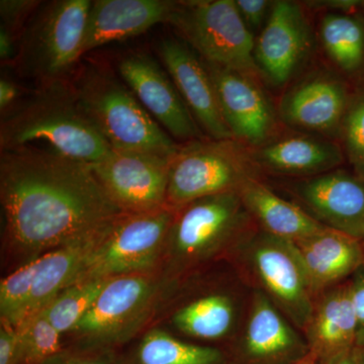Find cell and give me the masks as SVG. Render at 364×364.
Listing matches in <instances>:
<instances>
[{
	"label": "cell",
	"instance_id": "cell-38",
	"mask_svg": "<svg viewBox=\"0 0 364 364\" xmlns=\"http://www.w3.org/2000/svg\"><path fill=\"white\" fill-rule=\"evenodd\" d=\"M18 39L14 37L9 31L0 26V59L2 63H14L18 52Z\"/></svg>",
	"mask_w": 364,
	"mask_h": 364
},
{
	"label": "cell",
	"instance_id": "cell-17",
	"mask_svg": "<svg viewBox=\"0 0 364 364\" xmlns=\"http://www.w3.org/2000/svg\"><path fill=\"white\" fill-rule=\"evenodd\" d=\"M350 95L329 73H316L287 90L279 104L282 121L294 128L332 135L339 133Z\"/></svg>",
	"mask_w": 364,
	"mask_h": 364
},
{
	"label": "cell",
	"instance_id": "cell-40",
	"mask_svg": "<svg viewBox=\"0 0 364 364\" xmlns=\"http://www.w3.org/2000/svg\"><path fill=\"white\" fill-rule=\"evenodd\" d=\"M321 364H358V354L356 347L340 352L338 354L330 356V358L321 359Z\"/></svg>",
	"mask_w": 364,
	"mask_h": 364
},
{
	"label": "cell",
	"instance_id": "cell-13",
	"mask_svg": "<svg viewBox=\"0 0 364 364\" xmlns=\"http://www.w3.org/2000/svg\"><path fill=\"white\" fill-rule=\"evenodd\" d=\"M217 91L223 117L235 140L257 149L277 138L279 114L259 80L205 62Z\"/></svg>",
	"mask_w": 364,
	"mask_h": 364
},
{
	"label": "cell",
	"instance_id": "cell-32",
	"mask_svg": "<svg viewBox=\"0 0 364 364\" xmlns=\"http://www.w3.org/2000/svg\"><path fill=\"white\" fill-rule=\"evenodd\" d=\"M42 2L36 0H1L0 16L2 28L9 31L20 42L25 32L26 23L32 20L33 14L42 6Z\"/></svg>",
	"mask_w": 364,
	"mask_h": 364
},
{
	"label": "cell",
	"instance_id": "cell-5",
	"mask_svg": "<svg viewBox=\"0 0 364 364\" xmlns=\"http://www.w3.org/2000/svg\"><path fill=\"white\" fill-rule=\"evenodd\" d=\"M71 83L83 111L112 149L176 154L181 143L168 135L112 72L87 64L74 73Z\"/></svg>",
	"mask_w": 364,
	"mask_h": 364
},
{
	"label": "cell",
	"instance_id": "cell-3",
	"mask_svg": "<svg viewBox=\"0 0 364 364\" xmlns=\"http://www.w3.org/2000/svg\"><path fill=\"white\" fill-rule=\"evenodd\" d=\"M254 220L239 193L207 196L174 210L161 274L178 291L193 273L230 252Z\"/></svg>",
	"mask_w": 364,
	"mask_h": 364
},
{
	"label": "cell",
	"instance_id": "cell-21",
	"mask_svg": "<svg viewBox=\"0 0 364 364\" xmlns=\"http://www.w3.org/2000/svg\"><path fill=\"white\" fill-rule=\"evenodd\" d=\"M358 330L350 287L347 282L337 284L317 296L304 331L308 337L309 349L321 360L356 347Z\"/></svg>",
	"mask_w": 364,
	"mask_h": 364
},
{
	"label": "cell",
	"instance_id": "cell-1",
	"mask_svg": "<svg viewBox=\"0 0 364 364\" xmlns=\"http://www.w3.org/2000/svg\"><path fill=\"white\" fill-rule=\"evenodd\" d=\"M2 257L16 268L100 233L122 214L91 165L33 145L1 151Z\"/></svg>",
	"mask_w": 364,
	"mask_h": 364
},
{
	"label": "cell",
	"instance_id": "cell-29",
	"mask_svg": "<svg viewBox=\"0 0 364 364\" xmlns=\"http://www.w3.org/2000/svg\"><path fill=\"white\" fill-rule=\"evenodd\" d=\"M109 280H87L71 284L43 309L50 322L63 337L87 313Z\"/></svg>",
	"mask_w": 364,
	"mask_h": 364
},
{
	"label": "cell",
	"instance_id": "cell-23",
	"mask_svg": "<svg viewBox=\"0 0 364 364\" xmlns=\"http://www.w3.org/2000/svg\"><path fill=\"white\" fill-rule=\"evenodd\" d=\"M238 193L254 221L277 238L296 242L326 228L304 208L275 195L258 178L249 179Z\"/></svg>",
	"mask_w": 364,
	"mask_h": 364
},
{
	"label": "cell",
	"instance_id": "cell-30",
	"mask_svg": "<svg viewBox=\"0 0 364 364\" xmlns=\"http://www.w3.org/2000/svg\"><path fill=\"white\" fill-rule=\"evenodd\" d=\"M38 259L16 268L0 282V323L18 328L28 316Z\"/></svg>",
	"mask_w": 364,
	"mask_h": 364
},
{
	"label": "cell",
	"instance_id": "cell-11",
	"mask_svg": "<svg viewBox=\"0 0 364 364\" xmlns=\"http://www.w3.org/2000/svg\"><path fill=\"white\" fill-rule=\"evenodd\" d=\"M173 156L145 151L112 149L105 159L91 165V168L122 212L143 214L167 208Z\"/></svg>",
	"mask_w": 364,
	"mask_h": 364
},
{
	"label": "cell",
	"instance_id": "cell-27",
	"mask_svg": "<svg viewBox=\"0 0 364 364\" xmlns=\"http://www.w3.org/2000/svg\"><path fill=\"white\" fill-rule=\"evenodd\" d=\"M323 47L333 63L345 73H355L364 65V23L349 13H329L320 26Z\"/></svg>",
	"mask_w": 364,
	"mask_h": 364
},
{
	"label": "cell",
	"instance_id": "cell-16",
	"mask_svg": "<svg viewBox=\"0 0 364 364\" xmlns=\"http://www.w3.org/2000/svg\"><path fill=\"white\" fill-rule=\"evenodd\" d=\"M294 191L321 224L363 240L364 182L358 176L332 170L298 182Z\"/></svg>",
	"mask_w": 364,
	"mask_h": 364
},
{
	"label": "cell",
	"instance_id": "cell-42",
	"mask_svg": "<svg viewBox=\"0 0 364 364\" xmlns=\"http://www.w3.org/2000/svg\"><path fill=\"white\" fill-rule=\"evenodd\" d=\"M358 354V364H364V346L356 347Z\"/></svg>",
	"mask_w": 364,
	"mask_h": 364
},
{
	"label": "cell",
	"instance_id": "cell-31",
	"mask_svg": "<svg viewBox=\"0 0 364 364\" xmlns=\"http://www.w3.org/2000/svg\"><path fill=\"white\" fill-rule=\"evenodd\" d=\"M339 134L354 176L364 182V90L350 97Z\"/></svg>",
	"mask_w": 364,
	"mask_h": 364
},
{
	"label": "cell",
	"instance_id": "cell-10",
	"mask_svg": "<svg viewBox=\"0 0 364 364\" xmlns=\"http://www.w3.org/2000/svg\"><path fill=\"white\" fill-rule=\"evenodd\" d=\"M247 236V235H246ZM233 248L243 256L246 267L262 287L265 296L299 329L305 330L312 316L316 298L311 291L294 243L262 231Z\"/></svg>",
	"mask_w": 364,
	"mask_h": 364
},
{
	"label": "cell",
	"instance_id": "cell-34",
	"mask_svg": "<svg viewBox=\"0 0 364 364\" xmlns=\"http://www.w3.org/2000/svg\"><path fill=\"white\" fill-rule=\"evenodd\" d=\"M237 9L249 30L264 28L272 11L273 1L268 0H235Z\"/></svg>",
	"mask_w": 364,
	"mask_h": 364
},
{
	"label": "cell",
	"instance_id": "cell-2",
	"mask_svg": "<svg viewBox=\"0 0 364 364\" xmlns=\"http://www.w3.org/2000/svg\"><path fill=\"white\" fill-rule=\"evenodd\" d=\"M44 141L60 154L95 164L112 147L83 111L71 79L38 86L25 102L4 114L0 149H16Z\"/></svg>",
	"mask_w": 364,
	"mask_h": 364
},
{
	"label": "cell",
	"instance_id": "cell-8",
	"mask_svg": "<svg viewBox=\"0 0 364 364\" xmlns=\"http://www.w3.org/2000/svg\"><path fill=\"white\" fill-rule=\"evenodd\" d=\"M167 23L203 61L259 80L255 39L235 0L177 1Z\"/></svg>",
	"mask_w": 364,
	"mask_h": 364
},
{
	"label": "cell",
	"instance_id": "cell-43",
	"mask_svg": "<svg viewBox=\"0 0 364 364\" xmlns=\"http://www.w3.org/2000/svg\"><path fill=\"white\" fill-rule=\"evenodd\" d=\"M361 243H363V251H364V238H363V240L361 241Z\"/></svg>",
	"mask_w": 364,
	"mask_h": 364
},
{
	"label": "cell",
	"instance_id": "cell-19",
	"mask_svg": "<svg viewBox=\"0 0 364 364\" xmlns=\"http://www.w3.org/2000/svg\"><path fill=\"white\" fill-rule=\"evenodd\" d=\"M293 243L316 299L364 265L361 241L330 228Z\"/></svg>",
	"mask_w": 364,
	"mask_h": 364
},
{
	"label": "cell",
	"instance_id": "cell-9",
	"mask_svg": "<svg viewBox=\"0 0 364 364\" xmlns=\"http://www.w3.org/2000/svg\"><path fill=\"white\" fill-rule=\"evenodd\" d=\"M173 217L169 208L143 214L122 213L107 226L72 284L161 272Z\"/></svg>",
	"mask_w": 364,
	"mask_h": 364
},
{
	"label": "cell",
	"instance_id": "cell-20",
	"mask_svg": "<svg viewBox=\"0 0 364 364\" xmlns=\"http://www.w3.org/2000/svg\"><path fill=\"white\" fill-rule=\"evenodd\" d=\"M260 169L291 176H317L335 170L344 160L341 146L310 135L275 138L253 150Z\"/></svg>",
	"mask_w": 364,
	"mask_h": 364
},
{
	"label": "cell",
	"instance_id": "cell-25",
	"mask_svg": "<svg viewBox=\"0 0 364 364\" xmlns=\"http://www.w3.org/2000/svg\"><path fill=\"white\" fill-rule=\"evenodd\" d=\"M236 320V304L231 296L212 291L181 304L172 312L170 324L186 336L218 341L232 332Z\"/></svg>",
	"mask_w": 364,
	"mask_h": 364
},
{
	"label": "cell",
	"instance_id": "cell-26",
	"mask_svg": "<svg viewBox=\"0 0 364 364\" xmlns=\"http://www.w3.org/2000/svg\"><path fill=\"white\" fill-rule=\"evenodd\" d=\"M222 352L213 347L188 343L158 327L147 330L128 361L121 364H223Z\"/></svg>",
	"mask_w": 364,
	"mask_h": 364
},
{
	"label": "cell",
	"instance_id": "cell-12",
	"mask_svg": "<svg viewBox=\"0 0 364 364\" xmlns=\"http://www.w3.org/2000/svg\"><path fill=\"white\" fill-rule=\"evenodd\" d=\"M122 81L153 119L181 144L207 138L161 63L142 52L124 55L117 62Z\"/></svg>",
	"mask_w": 364,
	"mask_h": 364
},
{
	"label": "cell",
	"instance_id": "cell-18",
	"mask_svg": "<svg viewBox=\"0 0 364 364\" xmlns=\"http://www.w3.org/2000/svg\"><path fill=\"white\" fill-rule=\"evenodd\" d=\"M176 6L171 0H95L86 23L83 56L107 43L135 38L168 23Z\"/></svg>",
	"mask_w": 364,
	"mask_h": 364
},
{
	"label": "cell",
	"instance_id": "cell-22",
	"mask_svg": "<svg viewBox=\"0 0 364 364\" xmlns=\"http://www.w3.org/2000/svg\"><path fill=\"white\" fill-rule=\"evenodd\" d=\"M243 348L248 358L257 361L291 356L301 359L310 352L286 316L262 291L254 294L244 328Z\"/></svg>",
	"mask_w": 364,
	"mask_h": 364
},
{
	"label": "cell",
	"instance_id": "cell-41",
	"mask_svg": "<svg viewBox=\"0 0 364 364\" xmlns=\"http://www.w3.org/2000/svg\"><path fill=\"white\" fill-rule=\"evenodd\" d=\"M318 360H320V359H318L317 354L310 351L306 356H304L303 358L291 364H318Z\"/></svg>",
	"mask_w": 364,
	"mask_h": 364
},
{
	"label": "cell",
	"instance_id": "cell-36",
	"mask_svg": "<svg viewBox=\"0 0 364 364\" xmlns=\"http://www.w3.org/2000/svg\"><path fill=\"white\" fill-rule=\"evenodd\" d=\"M18 344V329L0 323V364H16Z\"/></svg>",
	"mask_w": 364,
	"mask_h": 364
},
{
	"label": "cell",
	"instance_id": "cell-14",
	"mask_svg": "<svg viewBox=\"0 0 364 364\" xmlns=\"http://www.w3.org/2000/svg\"><path fill=\"white\" fill-rule=\"evenodd\" d=\"M312 47V32L299 4L273 1L264 28L255 40L254 59L260 75L282 85L291 80Z\"/></svg>",
	"mask_w": 364,
	"mask_h": 364
},
{
	"label": "cell",
	"instance_id": "cell-28",
	"mask_svg": "<svg viewBox=\"0 0 364 364\" xmlns=\"http://www.w3.org/2000/svg\"><path fill=\"white\" fill-rule=\"evenodd\" d=\"M16 329V364H44L63 350V335L50 322L44 310L26 318Z\"/></svg>",
	"mask_w": 364,
	"mask_h": 364
},
{
	"label": "cell",
	"instance_id": "cell-15",
	"mask_svg": "<svg viewBox=\"0 0 364 364\" xmlns=\"http://www.w3.org/2000/svg\"><path fill=\"white\" fill-rule=\"evenodd\" d=\"M157 54L203 134L215 140L234 139L223 117L210 72L200 55L178 38L160 41Z\"/></svg>",
	"mask_w": 364,
	"mask_h": 364
},
{
	"label": "cell",
	"instance_id": "cell-24",
	"mask_svg": "<svg viewBox=\"0 0 364 364\" xmlns=\"http://www.w3.org/2000/svg\"><path fill=\"white\" fill-rule=\"evenodd\" d=\"M107 226L90 238L54 249L38 259V272L26 318L42 311L57 294L71 286L88 256L100 243Z\"/></svg>",
	"mask_w": 364,
	"mask_h": 364
},
{
	"label": "cell",
	"instance_id": "cell-7",
	"mask_svg": "<svg viewBox=\"0 0 364 364\" xmlns=\"http://www.w3.org/2000/svg\"><path fill=\"white\" fill-rule=\"evenodd\" d=\"M260 170L253 149L235 139L181 143L171 160L166 207L176 210L207 196L238 193Z\"/></svg>",
	"mask_w": 364,
	"mask_h": 364
},
{
	"label": "cell",
	"instance_id": "cell-33",
	"mask_svg": "<svg viewBox=\"0 0 364 364\" xmlns=\"http://www.w3.org/2000/svg\"><path fill=\"white\" fill-rule=\"evenodd\" d=\"M44 364H121L109 349H86L64 347L54 358Z\"/></svg>",
	"mask_w": 364,
	"mask_h": 364
},
{
	"label": "cell",
	"instance_id": "cell-35",
	"mask_svg": "<svg viewBox=\"0 0 364 364\" xmlns=\"http://www.w3.org/2000/svg\"><path fill=\"white\" fill-rule=\"evenodd\" d=\"M349 287L358 324L356 347L364 346V265L354 273Z\"/></svg>",
	"mask_w": 364,
	"mask_h": 364
},
{
	"label": "cell",
	"instance_id": "cell-6",
	"mask_svg": "<svg viewBox=\"0 0 364 364\" xmlns=\"http://www.w3.org/2000/svg\"><path fill=\"white\" fill-rule=\"evenodd\" d=\"M92 1L56 0L42 4L18 44L16 66L39 85L69 80L83 56L86 23Z\"/></svg>",
	"mask_w": 364,
	"mask_h": 364
},
{
	"label": "cell",
	"instance_id": "cell-4",
	"mask_svg": "<svg viewBox=\"0 0 364 364\" xmlns=\"http://www.w3.org/2000/svg\"><path fill=\"white\" fill-rule=\"evenodd\" d=\"M176 293L161 272L114 277L64 338L79 348L114 350L154 327L153 321Z\"/></svg>",
	"mask_w": 364,
	"mask_h": 364
},
{
	"label": "cell",
	"instance_id": "cell-37",
	"mask_svg": "<svg viewBox=\"0 0 364 364\" xmlns=\"http://www.w3.org/2000/svg\"><path fill=\"white\" fill-rule=\"evenodd\" d=\"M21 95L20 87L13 80L4 78L0 79V111L2 114L14 109L18 104V97Z\"/></svg>",
	"mask_w": 364,
	"mask_h": 364
},
{
	"label": "cell",
	"instance_id": "cell-39",
	"mask_svg": "<svg viewBox=\"0 0 364 364\" xmlns=\"http://www.w3.org/2000/svg\"><path fill=\"white\" fill-rule=\"evenodd\" d=\"M309 6L332 9L331 13H349L356 7L364 6V2L356 0H329V1H311Z\"/></svg>",
	"mask_w": 364,
	"mask_h": 364
}]
</instances>
